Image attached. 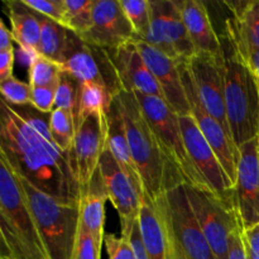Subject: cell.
<instances>
[{"mask_svg":"<svg viewBox=\"0 0 259 259\" xmlns=\"http://www.w3.org/2000/svg\"><path fill=\"white\" fill-rule=\"evenodd\" d=\"M111 98L108 89L95 82L81 83L77 126L86 116L95 113H108Z\"/></svg>","mask_w":259,"mask_h":259,"instance_id":"4316f807","label":"cell"},{"mask_svg":"<svg viewBox=\"0 0 259 259\" xmlns=\"http://www.w3.org/2000/svg\"><path fill=\"white\" fill-rule=\"evenodd\" d=\"M138 225L149 259H179L176 243L161 197L153 201L143 195Z\"/></svg>","mask_w":259,"mask_h":259,"instance_id":"d6986e66","label":"cell"},{"mask_svg":"<svg viewBox=\"0 0 259 259\" xmlns=\"http://www.w3.org/2000/svg\"><path fill=\"white\" fill-rule=\"evenodd\" d=\"M247 259H259V224L243 232Z\"/></svg>","mask_w":259,"mask_h":259,"instance_id":"ab89813d","label":"cell"},{"mask_svg":"<svg viewBox=\"0 0 259 259\" xmlns=\"http://www.w3.org/2000/svg\"><path fill=\"white\" fill-rule=\"evenodd\" d=\"M2 254L13 259H51L17 176L0 158Z\"/></svg>","mask_w":259,"mask_h":259,"instance_id":"3957f363","label":"cell"},{"mask_svg":"<svg viewBox=\"0 0 259 259\" xmlns=\"http://www.w3.org/2000/svg\"><path fill=\"white\" fill-rule=\"evenodd\" d=\"M185 146L192 163L214 195L228 204L234 205V185L225 174L215 154L192 115H179Z\"/></svg>","mask_w":259,"mask_h":259,"instance_id":"4fadbf2b","label":"cell"},{"mask_svg":"<svg viewBox=\"0 0 259 259\" xmlns=\"http://www.w3.org/2000/svg\"><path fill=\"white\" fill-rule=\"evenodd\" d=\"M136 96L164 154L171 161V163L179 169L185 185L209 190L206 182L200 176L196 167L194 166L190 158L189 152L185 146L179 114L175 113L163 99L156 98V96L139 95V94H136Z\"/></svg>","mask_w":259,"mask_h":259,"instance_id":"8992f818","label":"cell"},{"mask_svg":"<svg viewBox=\"0 0 259 259\" xmlns=\"http://www.w3.org/2000/svg\"><path fill=\"white\" fill-rule=\"evenodd\" d=\"M258 137H259V134H258Z\"/></svg>","mask_w":259,"mask_h":259,"instance_id":"bcb514c9","label":"cell"},{"mask_svg":"<svg viewBox=\"0 0 259 259\" xmlns=\"http://www.w3.org/2000/svg\"><path fill=\"white\" fill-rule=\"evenodd\" d=\"M32 88V86H30ZM56 89L57 88H32L30 105L43 114H51L55 110Z\"/></svg>","mask_w":259,"mask_h":259,"instance_id":"74e56055","label":"cell"},{"mask_svg":"<svg viewBox=\"0 0 259 259\" xmlns=\"http://www.w3.org/2000/svg\"><path fill=\"white\" fill-rule=\"evenodd\" d=\"M0 91H2L3 100L10 106L30 105L32 88L29 83L23 82L14 76L0 81Z\"/></svg>","mask_w":259,"mask_h":259,"instance_id":"d6a6232c","label":"cell"},{"mask_svg":"<svg viewBox=\"0 0 259 259\" xmlns=\"http://www.w3.org/2000/svg\"><path fill=\"white\" fill-rule=\"evenodd\" d=\"M0 259H13L12 257H9V255H5V254H0Z\"/></svg>","mask_w":259,"mask_h":259,"instance_id":"f6af8a7d","label":"cell"},{"mask_svg":"<svg viewBox=\"0 0 259 259\" xmlns=\"http://www.w3.org/2000/svg\"><path fill=\"white\" fill-rule=\"evenodd\" d=\"M12 109L15 111V114H17L19 118H22L28 125H30L35 132H38L43 138L47 139L50 143L55 144L53 143V139H52V136H51V131H50L51 114L40 113L39 110H37V109L32 105L12 106Z\"/></svg>","mask_w":259,"mask_h":259,"instance_id":"836d02e7","label":"cell"},{"mask_svg":"<svg viewBox=\"0 0 259 259\" xmlns=\"http://www.w3.org/2000/svg\"><path fill=\"white\" fill-rule=\"evenodd\" d=\"M63 70L80 83L95 82L108 89L111 98L121 93V86L106 50L86 43L68 30Z\"/></svg>","mask_w":259,"mask_h":259,"instance_id":"9c48e42d","label":"cell"},{"mask_svg":"<svg viewBox=\"0 0 259 259\" xmlns=\"http://www.w3.org/2000/svg\"><path fill=\"white\" fill-rule=\"evenodd\" d=\"M182 75V82H184L185 91H186L187 100H189L190 108H191V115L196 121L197 126L201 131L202 136L207 141V143L214 149L215 154L219 158L225 174L229 177L230 182L235 185L237 181L238 161H239V149L237 144L233 141V137L225 131L224 126L217 120L212 115H210L206 109L202 105L199 95L196 93L192 78L190 76L189 68L186 63H180Z\"/></svg>","mask_w":259,"mask_h":259,"instance_id":"5bb4252c","label":"cell"},{"mask_svg":"<svg viewBox=\"0 0 259 259\" xmlns=\"http://www.w3.org/2000/svg\"><path fill=\"white\" fill-rule=\"evenodd\" d=\"M86 43L111 51L137 39L119 0H96L90 29L81 35Z\"/></svg>","mask_w":259,"mask_h":259,"instance_id":"e0dca14e","label":"cell"},{"mask_svg":"<svg viewBox=\"0 0 259 259\" xmlns=\"http://www.w3.org/2000/svg\"><path fill=\"white\" fill-rule=\"evenodd\" d=\"M126 237H128L132 248H133L134 257H136V259H149L148 254H147L146 248H144L143 240H142V235H141V230H139L138 222L134 224L133 229L131 230V233H129Z\"/></svg>","mask_w":259,"mask_h":259,"instance_id":"60d3db41","label":"cell"},{"mask_svg":"<svg viewBox=\"0 0 259 259\" xmlns=\"http://www.w3.org/2000/svg\"><path fill=\"white\" fill-rule=\"evenodd\" d=\"M106 113H95L86 116L76 129L75 141L68 157L71 168L80 186L81 196L90 190L98 174L101 154L106 148Z\"/></svg>","mask_w":259,"mask_h":259,"instance_id":"8fae6325","label":"cell"},{"mask_svg":"<svg viewBox=\"0 0 259 259\" xmlns=\"http://www.w3.org/2000/svg\"><path fill=\"white\" fill-rule=\"evenodd\" d=\"M121 8L133 27L137 39H146L151 29V2L149 0H120Z\"/></svg>","mask_w":259,"mask_h":259,"instance_id":"1f68e13d","label":"cell"},{"mask_svg":"<svg viewBox=\"0 0 259 259\" xmlns=\"http://www.w3.org/2000/svg\"><path fill=\"white\" fill-rule=\"evenodd\" d=\"M71 259H101V247L93 237L78 229Z\"/></svg>","mask_w":259,"mask_h":259,"instance_id":"d590c367","label":"cell"},{"mask_svg":"<svg viewBox=\"0 0 259 259\" xmlns=\"http://www.w3.org/2000/svg\"><path fill=\"white\" fill-rule=\"evenodd\" d=\"M126 138L146 196L156 201L169 190L185 185L179 169L164 154L156 134L142 111L136 94L118 95Z\"/></svg>","mask_w":259,"mask_h":259,"instance_id":"7a4b0ae2","label":"cell"},{"mask_svg":"<svg viewBox=\"0 0 259 259\" xmlns=\"http://www.w3.org/2000/svg\"><path fill=\"white\" fill-rule=\"evenodd\" d=\"M179 4L195 52L223 57L222 38L215 32L204 3L199 0H179Z\"/></svg>","mask_w":259,"mask_h":259,"instance_id":"44dd1931","label":"cell"},{"mask_svg":"<svg viewBox=\"0 0 259 259\" xmlns=\"http://www.w3.org/2000/svg\"><path fill=\"white\" fill-rule=\"evenodd\" d=\"M99 175L108 200L120 218L121 235L126 237L138 222L143 191L106 148L99 162Z\"/></svg>","mask_w":259,"mask_h":259,"instance_id":"7c38bea8","label":"cell"},{"mask_svg":"<svg viewBox=\"0 0 259 259\" xmlns=\"http://www.w3.org/2000/svg\"><path fill=\"white\" fill-rule=\"evenodd\" d=\"M161 199L174 234L179 259H217L195 217L184 185L169 190Z\"/></svg>","mask_w":259,"mask_h":259,"instance_id":"ba28073f","label":"cell"},{"mask_svg":"<svg viewBox=\"0 0 259 259\" xmlns=\"http://www.w3.org/2000/svg\"><path fill=\"white\" fill-rule=\"evenodd\" d=\"M134 42L151 70L152 75L158 82L163 100L179 115H190L191 108L182 82L181 67H180L181 61L174 60L164 53L159 52L143 39H136Z\"/></svg>","mask_w":259,"mask_h":259,"instance_id":"ac0fdd59","label":"cell"},{"mask_svg":"<svg viewBox=\"0 0 259 259\" xmlns=\"http://www.w3.org/2000/svg\"><path fill=\"white\" fill-rule=\"evenodd\" d=\"M233 17L227 20V35L239 52L259 50V0L228 3Z\"/></svg>","mask_w":259,"mask_h":259,"instance_id":"603a6c76","label":"cell"},{"mask_svg":"<svg viewBox=\"0 0 259 259\" xmlns=\"http://www.w3.org/2000/svg\"><path fill=\"white\" fill-rule=\"evenodd\" d=\"M234 206L243 228L259 224V137L239 147Z\"/></svg>","mask_w":259,"mask_h":259,"instance_id":"2e32d148","label":"cell"},{"mask_svg":"<svg viewBox=\"0 0 259 259\" xmlns=\"http://www.w3.org/2000/svg\"><path fill=\"white\" fill-rule=\"evenodd\" d=\"M222 46L228 124L239 148L259 134V89L249 67L227 34L222 38Z\"/></svg>","mask_w":259,"mask_h":259,"instance_id":"277c9868","label":"cell"},{"mask_svg":"<svg viewBox=\"0 0 259 259\" xmlns=\"http://www.w3.org/2000/svg\"><path fill=\"white\" fill-rule=\"evenodd\" d=\"M63 66L52 60L38 56L29 65V85L32 88H57L61 75L63 73Z\"/></svg>","mask_w":259,"mask_h":259,"instance_id":"f546056e","label":"cell"},{"mask_svg":"<svg viewBox=\"0 0 259 259\" xmlns=\"http://www.w3.org/2000/svg\"><path fill=\"white\" fill-rule=\"evenodd\" d=\"M0 158L15 175L46 194L65 201H80L81 190L70 157L28 125L4 100L0 118Z\"/></svg>","mask_w":259,"mask_h":259,"instance_id":"6da1fadb","label":"cell"},{"mask_svg":"<svg viewBox=\"0 0 259 259\" xmlns=\"http://www.w3.org/2000/svg\"><path fill=\"white\" fill-rule=\"evenodd\" d=\"M106 121H108V134H106V149H109L119 166L133 179V181L138 185L143 191L141 177L137 171L136 163L132 157L131 148L126 138L125 124H124L123 115H121L120 103L118 95L111 100L109 110L106 113ZM144 194V192H143Z\"/></svg>","mask_w":259,"mask_h":259,"instance_id":"cb8c5ba5","label":"cell"},{"mask_svg":"<svg viewBox=\"0 0 259 259\" xmlns=\"http://www.w3.org/2000/svg\"><path fill=\"white\" fill-rule=\"evenodd\" d=\"M151 29L144 40L174 60L187 62L196 52L190 39L179 0H152Z\"/></svg>","mask_w":259,"mask_h":259,"instance_id":"30bf717a","label":"cell"},{"mask_svg":"<svg viewBox=\"0 0 259 259\" xmlns=\"http://www.w3.org/2000/svg\"><path fill=\"white\" fill-rule=\"evenodd\" d=\"M104 244L108 253V259H136L128 237L109 234L105 237Z\"/></svg>","mask_w":259,"mask_h":259,"instance_id":"8d00e7d4","label":"cell"},{"mask_svg":"<svg viewBox=\"0 0 259 259\" xmlns=\"http://www.w3.org/2000/svg\"><path fill=\"white\" fill-rule=\"evenodd\" d=\"M13 34L12 30L5 25L3 20H0V52H5V51L12 50L13 47Z\"/></svg>","mask_w":259,"mask_h":259,"instance_id":"ee69618b","label":"cell"},{"mask_svg":"<svg viewBox=\"0 0 259 259\" xmlns=\"http://www.w3.org/2000/svg\"><path fill=\"white\" fill-rule=\"evenodd\" d=\"M8 17L10 20V30L13 39L18 43L20 50L34 61L39 53L40 22L35 12L27 7L23 0H7L4 2Z\"/></svg>","mask_w":259,"mask_h":259,"instance_id":"7402d4cb","label":"cell"},{"mask_svg":"<svg viewBox=\"0 0 259 259\" xmlns=\"http://www.w3.org/2000/svg\"><path fill=\"white\" fill-rule=\"evenodd\" d=\"M80 90L81 83L63 71L56 89L55 109H62L72 114L76 120V129H77L78 106H80Z\"/></svg>","mask_w":259,"mask_h":259,"instance_id":"4dcf8cb0","label":"cell"},{"mask_svg":"<svg viewBox=\"0 0 259 259\" xmlns=\"http://www.w3.org/2000/svg\"><path fill=\"white\" fill-rule=\"evenodd\" d=\"M25 5L33 12L58 23L65 27L66 7L65 0H23ZM66 28V27H65Z\"/></svg>","mask_w":259,"mask_h":259,"instance_id":"e575fe53","label":"cell"},{"mask_svg":"<svg viewBox=\"0 0 259 259\" xmlns=\"http://www.w3.org/2000/svg\"><path fill=\"white\" fill-rule=\"evenodd\" d=\"M190 205L217 259H228L229 239L243 225L235 206L223 201L209 190L184 185Z\"/></svg>","mask_w":259,"mask_h":259,"instance_id":"52a82bcc","label":"cell"},{"mask_svg":"<svg viewBox=\"0 0 259 259\" xmlns=\"http://www.w3.org/2000/svg\"><path fill=\"white\" fill-rule=\"evenodd\" d=\"M38 17L40 22V56L63 65L66 47H67L68 29L43 15L38 14Z\"/></svg>","mask_w":259,"mask_h":259,"instance_id":"484cf974","label":"cell"},{"mask_svg":"<svg viewBox=\"0 0 259 259\" xmlns=\"http://www.w3.org/2000/svg\"><path fill=\"white\" fill-rule=\"evenodd\" d=\"M186 63L202 105L232 136L225 108V85L223 57L196 53Z\"/></svg>","mask_w":259,"mask_h":259,"instance_id":"9a60e30c","label":"cell"},{"mask_svg":"<svg viewBox=\"0 0 259 259\" xmlns=\"http://www.w3.org/2000/svg\"><path fill=\"white\" fill-rule=\"evenodd\" d=\"M29 205L51 259H71L78 234L80 201H65L46 194L15 175Z\"/></svg>","mask_w":259,"mask_h":259,"instance_id":"5b68a950","label":"cell"},{"mask_svg":"<svg viewBox=\"0 0 259 259\" xmlns=\"http://www.w3.org/2000/svg\"><path fill=\"white\" fill-rule=\"evenodd\" d=\"M239 53L243 60H244V62L247 63L248 67H249L250 72L254 76L255 82H257L259 89V50H247Z\"/></svg>","mask_w":259,"mask_h":259,"instance_id":"7bdbcfd3","label":"cell"},{"mask_svg":"<svg viewBox=\"0 0 259 259\" xmlns=\"http://www.w3.org/2000/svg\"><path fill=\"white\" fill-rule=\"evenodd\" d=\"M108 52L118 75L121 90L163 99L158 82L152 75L134 40Z\"/></svg>","mask_w":259,"mask_h":259,"instance_id":"ffe728a7","label":"cell"},{"mask_svg":"<svg viewBox=\"0 0 259 259\" xmlns=\"http://www.w3.org/2000/svg\"><path fill=\"white\" fill-rule=\"evenodd\" d=\"M96 0H65V27L77 35H82L93 24V14Z\"/></svg>","mask_w":259,"mask_h":259,"instance_id":"f1b7e54d","label":"cell"},{"mask_svg":"<svg viewBox=\"0 0 259 259\" xmlns=\"http://www.w3.org/2000/svg\"><path fill=\"white\" fill-rule=\"evenodd\" d=\"M15 51L14 48L5 52H0V81L13 77V68H14Z\"/></svg>","mask_w":259,"mask_h":259,"instance_id":"b9f144b4","label":"cell"},{"mask_svg":"<svg viewBox=\"0 0 259 259\" xmlns=\"http://www.w3.org/2000/svg\"><path fill=\"white\" fill-rule=\"evenodd\" d=\"M243 232H244V228H243V225H239V227L235 228L234 232L230 235L228 259H247Z\"/></svg>","mask_w":259,"mask_h":259,"instance_id":"f35d334b","label":"cell"},{"mask_svg":"<svg viewBox=\"0 0 259 259\" xmlns=\"http://www.w3.org/2000/svg\"><path fill=\"white\" fill-rule=\"evenodd\" d=\"M50 131L53 143L68 156L76 136L75 116L62 109H55L50 116Z\"/></svg>","mask_w":259,"mask_h":259,"instance_id":"83f0119b","label":"cell"},{"mask_svg":"<svg viewBox=\"0 0 259 259\" xmlns=\"http://www.w3.org/2000/svg\"><path fill=\"white\" fill-rule=\"evenodd\" d=\"M108 201L103 184L91 185L90 190L80 199V223L78 229L95 239L100 247L105 240V205Z\"/></svg>","mask_w":259,"mask_h":259,"instance_id":"d4e9b609","label":"cell"}]
</instances>
